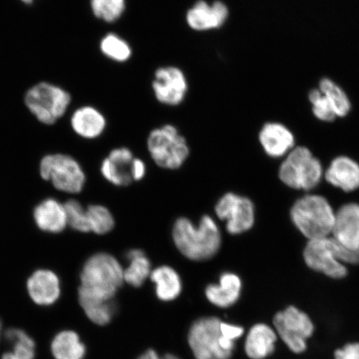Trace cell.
<instances>
[{
	"label": "cell",
	"instance_id": "1",
	"mask_svg": "<svg viewBox=\"0 0 359 359\" xmlns=\"http://www.w3.org/2000/svg\"><path fill=\"white\" fill-rule=\"evenodd\" d=\"M124 269L114 255L94 254L84 263L80 273L79 302H114L124 282Z\"/></svg>",
	"mask_w": 359,
	"mask_h": 359
},
{
	"label": "cell",
	"instance_id": "2",
	"mask_svg": "<svg viewBox=\"0 0 359 359\" xmlns=\"http://www.w3.org/2000/svg\"><path fill=\"white\" fill-rule=\"evenodd\" d=\"M172 238L182 255L193 262H205L215 257L222 246V233L210 215H203L198 224L181 217L174 223Z\"/></svg>",
	"mask_w": 359,
	"mask_h": 359
},
{
	"label": "cell",
	"instance_id": "3",
	"mask_svg": "<svg viewBox=\"0 0 359 359\" xmlns=\"http://www.w3.org/2000/svg\"><path fill=\"white\" fill-rule=\"evenodd\" d=\"M336 212L325 197L306 195L296 201L290 210L291 221L308 240L332 235Z\"/></svg>",
	"mask_w": 359,
	"mask_h": 359
},
{
	"label": "cell",
	"instance_id": "4",
	"mask_svg": "<svg viewBox=\"0 0 359 359\" xmlns=\"http://www.w3.org/2000/svg\"><path fill=\"white\" fill-rule=\"evenodd\" d=\"M222 320L217 317H202L193 323L187 341L195 359H231L236 342L224 337Z\"/></svg>",
	"mask_w": 359,
	"mask_h": 359
},
{
	"label": "cell",
	"instance_id": "5",
	"mask_svg": "<svg viewBox=\"0 0 359 359\" xmlns=\"http://www.w3.org/2000/svg\"><path fill=\"white\" fill-rule=\"evenodd\" d=\"M323 175L320 161L305 147L293 148L279 170L280 181L295 190H313L321 182Z\"/></svg>",
	"mask_w": 359,
	"mask_h": 359
},
{
	"label": "cell",
	"instance_id": "6",
	"mask_svg": "<svg viewBox=\"0 0 359 359\" xmlns=\"http://www.w3.org/2000/svg\"><path fill=\"white\" fill-rule=\"evenodd\" d=\"M25 102L40 123L53 125L66 114L71 96L66 90L55 84L41 82L27 91Z\"/></svg>",
	"mask_w": 359,
	"mask_h": 359
},
{
	"label": "cell",
	"instance_id": "7",
	"mask_svg": "<svg viewBox=\"0 0 359 359\" xmlns=\"http://www.w3.org/2000/svg\"><path fill=\"white\" fill-rule=\"evenodd\" d=\"M147 148L155 163L168 170L181 168L190 154L185 137L172 125L154 129L148 136Z\"/></svg>",
	"mask_w": 359,
	"mask_h": 359
},
{
	"label": "cell",
	"instance_id": "8",
	"mask_svg": "<svg viewBox=\"0 0 359 359\" xmlns=\"http://www.w3.org/2000/svg\"><path fill=\"white\" fill-rule=\"evenodd\" d=\"M40 176L57 191L78 194L86 183V175L79 161L66 154H49L43 157L39 165Z\"/></svg>",
	"mask_w": 359,
	"mask_h": 359
},
{
	"label": "cell",
	"instance_id": "9",
	"mask_svg": "<svg viewBox=\"0 0 359 359\" xmlns=\"http://www.w3.org/2000/svg\"><path fill=\"white\" fill-rule=\"evenodd\" d=\"M278 336L292 352L302 353L307 348L306 340L313 335L314 326L307 313L294 306L277 313L273 320Z\"/></svg>",
	"mask_w": 359,
	"mask_h": 359
},
{
	"label": "cell",
	"instance_id": "10",
	"mask_svg": "<svg viewBox=\"0 0 359 359\" xmlns=\"http://www.w3.org/2000/svg\"><path fill=\"white\" fill-rule=\"evenodd\" d=\"M303 257L309 268L332 279H342L348 275L347 267L339 259L338 243L332 236L309 240Z\"/></svg>",
	"mask_w": 359,
	"mask_h": 359
},
{
	"label": "cell",
	"instance_id": "11",
	"mask_svg": "<svg viewBox=\"0 0 359 359\" xmlns=\"http://www.w3.org/2000/svg\"><path fill=\"white\" fill-rule=\"evenodd\" d=\"M215 212L221 221L226 222L229 234L241 235L254 226L255 205L247 197L226 193L215 205Z\"/></svg>",
	"mask_w": 359,
	"mask_h": 359
},
{
	"label": "cell",
	"instance_id": "12",
	"mask_svg": "<svg viewBox=\"0 0 359 359\" xmlns=\"http://www.w3.org/2000/svg\"><path fill=\"white\" fill-rule=\"evenodd\" d=\"M27 290L39 306H52L61 296V282L55 272L47 269L34 271L27 280Z\"/></svg>",
	"mask_w": 359,
	"mask_h": 359
},
{
	"label": "cell",
	"instance_id": "13",
	"mask_svg": "<svg viewBox=\"0 0 359 359\" xmlns=\"http://www.w3.org/2000/svg\"><path fill=\"white\" fill-rule=\"evenodd\" d=\"M154 89L160 102L170 106L178 105L187 91L185 76L177 67L161 69L156 73Z\"/></svg>",
	"mask_w": 359,
	"mask_h": 359
},
{
	"label": "cell",
	"instance_id": "14",
	"mask_svg": "<svg viewBox=\"0 0 359 359\" xmlns=\"http://www.w3.org/2000/svg\"><path fill=\"white\" fill-rule=\"evenodd\" d=\"M332 237L347 248L359 250V204L352 202L337 210Z\"/></svg>",
	"mask_w": 359,
	"mask_h": 359
},
{
	"label": "cell",
	"instance_id": "15",
	"mask_svg": "<svg viewBox=\"0 0 359 359\" xmlns=\"http://www.w3.org/2000/svg\"><path fill=\"white\" fill-rule=\"evenodd\" d=\"M133 152L126 147L116 148L102 161L101 173L107 182L118 187H127L133 181Z\"/></svg>",
	"mask_w": 359,
	"mask_h": 359
},
{
	"label": "cell",
	"instance_id": "16",
	"mask_svg": "<svg viewBox=\"0 0 359 359\" xmlns=\"http://www.w3.org/2000/svg\"><path fill=\"white\" fill-rule=\"evenodd\" d=\"M259 139L264 151L273 158L284 156L294 148V134L279 123L264 125L260 130Z\"/></svg>",
	"mask_w": 359,
	"mask_h": 359
},
{
	"label": "cell",
	"instance_id": "17",
	"mask_svg": "<svg viewBox=\"0 0 359 359\" xmlns=\"http://www.w3.org/2000/svg\"><path fill=\"white\" fill-rule=\"evenodd\" d=\"M325 177L332 186L345 192L359 188V164L350 157L340 156L331 161Z\"/></svg>",
	"mask_w": 359,
	"mask_h": 359
},
{
	"label": "cell",
	"instance_id": "18",
	"mask_svg": "<svg viewBox=\"0 0 359 359\" xmlns=\"http://www.w3.org/2000/svg\"><path fill=\"white\" fill-rule=\"evenodd\" d=\"M36 226L42 231L58 234L67 226L65 204L55 198H47L36 205L34 210Z\"/></svg>",
	"mask_w": 359,
	"mask_h": 359
},
{
	"label": "cell",
	"instance_id": "19",
	"mask_svg": "<svg viewBox=\"0 0 359 359\" xmlns=\"http://www.w3.org/2000/svg\"><path fill=\"white\" fill-rule=\"evenodd\" d=\"M227 16V7L223 3L217 1L209 6L201 0L188 11L187 20L191 29L203 31L219 28Z\"/></svg>",
	"mask_w": 359,
	"mask_h": 359
},
{
	"label": "cell",
	"instance_id": "20",
	"mask_svg": "<svg viewBox=\"0 0 359 359\" xmlns=\"http://www.w3.org/2000/svg\"><path fill=\"white\" fill-rule=\"evenodd\" d=\"M242 282L234 273L226 272L219 277L218 284L206 287L205 294L210 304L218 308L233 306L241 297Z\"/></svg>",
	"mask_w": 359,
	"mask_h": 359
},
{
	"label": "cell",
	"instance_id": "21",
	"mask_svg": "<svg viewBox=\"0 0 359 359\" xmlns=\"http://www.w3.org/2000/svg\"><path fill=\"white\" fill-rule=\"evenodd\" d=\"M278 335L266 324L254 325L247 334L245 352L250 359H266L275 352Z\"/></svg>",
	"mask_w": 359,
	"mask_h": 359
},
{
	"label": "cell",
	"instance_id": "22",
	"mask_svg": "<svg viewBox=\"0 0 359 359\" xmlns=\"http://www.w3.org/2000/svg\"><path fill=\"white\" fill-rule=\"evenodd\" d=\"M71 127L79 137L85 139L100 137L105 131V116L95 107L84 106L76 110L70 119Z\"/></svg>",
	"mask_w": 359,
	"mask_h": 359
},
{
	"label": "cell",
	"instance_id": "23",
	"mask_svg": "<svg viewBox=\"0 0 359 359\" xmlns=\"http://www.w3.org/2000/svg\"><path fill=\"white\" fill-rule=\"evenodd\" d=\"M150 279L155 283L156 294L161 302H173L182 293L181 277L172 267L161 266L154 269L151 271Z\"/></svg>",
	"mask_w": 359,
	"mask_h": 359
},
{
	"label": "cell",
	"instance_id": "24",
	"mask_svg": "<svg viewBox=\"0 0 359 359\" xmlns=\"http://www.w3.org/2000/svg\"><path fill=\"white\" fill-rule=\"evenodd\" d=\"M51 353L55 359H84L87 348L73 330L60 332L53 339Z\"/></svg>",
	"mask_w": 359,
	"mask_h": 359
},
{
	"label": "cell",
	"instance_id": "25",
	"mask_svg": "<svg viewBox=\"0 0 359 359\" xmlns=\"http://www.w3.org/2000/svg\"><path fill=\"white\" fill-rule=\"evenodd\" d=\"M129 266L124 269V282L128 285L139 288L151 273V264L144 251L139 249L129 250L127 254Z\"/></svg>",
	"mask_w": 359,
	"mask_h": 359
},
{
	"label": "cell",
	"instance_id": "26",
	"mask_svg": "<svg viewBox=\"0 0 359 359\" xmlns=\"http://www.w3.org/2000/svg\"><path fill=\"white\" fill-rule=\"evenodd\" d=\"M6 339L11 343V351L6 352L2 359H34L35 342L33 338L20 329L8 330L6 332Z\"/></svg>",
	"mask_w": 359,
	"mask_h": 359
},
{
	"label": "cell",
	"instance_id": "27",
	"mask_svg": "<svg viewBox=\"0 0 359 359\" xmlns=\"http://www.w3.org/2000/svg\"><path fill=\"white\" fill-rule=\"evenodd\" d=\"M320 90L329 101L337 116L344 118L351 110V102L346 93L338 84L330 79H323L320 83Z\"/></svg>",
	"mask_w": 359,
	"mask_h": 359
},
{
	"label": "cell",
	"instance_id": "28",
	"mask_svg": "<svg viewBox=\"0 0 359 359\" xmlns=\"http://www.w3.org/2000/svg\"><path fill=\"white\" fill-rule=\"evenodd\" d=\"M90 232L97 235H106L115 226L114 215L109 209L101 205H91L87 208Z\"/></svg>",
	"mask_w": 359,
	"mask_h": 359
},
{
	"label": "cell",
	"instance_id": "29",
	"mask_svg": "<svg viewBox=\"0 0 359 359\" xmlns=\"http://www.w3.org/2000/svg\"><path fill=\"white\" fill-rule=\"evenodd\" d=\"M79 304L88 320H91L93 324L100 326L109 325L114 318L116 312V306L114 302H82Z\"/></svg>",
	"mask_w": 359,
	"mask_h": 359
},
{
	"label": "cell",
	"instance_id": "30",
	"mask_svg": "<svg viewBox=\"0 0 359 359\" xmlns=\"http://www.w3.org/2000/svg\"><path fill=\"white\" fill-rule=\"evenodd\" d=\"M67 226L82 233L90 232L87 208L85 209L79 201L72 199L65 203Z\"/></svg>",
	"mask_w": 359,
	"mask_h": 359
},
{
	"label": "cell",
	"instance_id": "31",
	"mask_svg": "<svg viewBox=\"0 0 359 359\" xmlns=\"http://www.w3.org/2000/svg\"><path fill=\"white\" fill-rule=\"evenodd\" d=\"M94 15L106 22L119 19L125 8L124 0H91Z\"/></svg>",
	"mask_w": 359,
	"mask_h": 359
},
{
	"label": "cell",
	"instance_id": "32",
	"mask_svg": "<svg viewBox=\"0 0 359 359\" xmlns=\"http://www.w3.org/2000/svg\"><path fill=\"white\" fill-rule=\"evenodd\" d=\"M101 50L107 57L120 62L128 60L131 55L128 44L114 34H107L102 39Z\"/></svg>",
	"mask_w": 359,
	"mask_h": 359
},
{
	"label": "cell",
	"instance_id": "33",
	"mask_svg": "<svg viewBox=\"0 0 359 359\" xmlns=\"http://www.w3.org/2000/svg\"><path fill=\"white\" fill-rule=\"evenodd\" d=\"M313 109V114L318 120L325 123H332L337 116L329 101L320 89H313L309 95Z\"/></svg>",
	"mask_w": 359,
	"mask_h": 359
},
{
	"label": "cell",
	"instance_id": "34",
	"mask_svg": "<svg viewBox=\"0 0 359 359\" xmlns=\"http://www.w3.org/2000/svg\"><path fill=\"white\" fill-rule=\"evenodd\" d=\"M221 330L224 337H226L228 339L234 341V342L241 338L245 334L244 327L222 321L221 323Z\"/></svg>",
	"mask_w": 359,
	"mask_h": 359
},
{
	"label": "cell",
	"instance_id": "35",
	"mask_svg": "<svg viewBox=\"0 0 359 359\" xmlns=\"http://www.w3.org/2000/svg\"><path fill=\"white\" fill-rule=\"evenodd\" d=\"M335 359H359V343L345 345L343 348L336 350Z\"/></svg>",
	"mask_w": 359,
	"mask_h": 359
},
{
	"label": "cell",
	"instance_id": "36",
	"mask_svg": "<svg viewBox=\"0 0 359 359\" xmlns=\"http://www.w3.org/2000/svg\"><path fill=\"white\" fill-rule=\"evenodd\" d=\"M146 175V165L141 159L134 158L132 165L133 181H140Z\"/></svg>",
	"mask_w": 359,
	"mask_h": 359
},
{
	"label": "cell",
	"instance_id": "37",
	"mask_svg": "<svg viewBox=\"0 0 359 359\" xmlns=\"http://www.w3.org/2000/svg\"><path fill=\"white\" fill-rule=\"evenodd\" d=\"M137 359H181L175 354L165 353L163 355H159V353L154 349H148L142 353Z\"/></svg>",
	"mask_w": 359,
	"mask_h": 359
},
{
	"label": "cell",
	"instance_id": "38",
	"mask_svg": "<svg viewBox=\"0 0 359 359\" xmlns=\"http://www.w3.org/2000/svg\"><path fill=\"white\" fill-rule=\"evenodd\" d=\"M20 1L26 4H31L34 1V0H20Z\"/></svg>",
	"mask_w": 359,
	"mask_h": 359
},
{
	"label": "cell",
	"instance_id": "39",
	"mask_svg": "<svg viewBox=\"0 0 359 359\" xmlns=\"http://www.w3.org/2000/svg\"><path fill=\"white\" fill-rule=\"evenodd\" d=\"M1 332H2V324H1V321H0V336H1Z\"/></svg>",
	"mask_w": 359,
	"mask_h": 359
}]
</instances>
